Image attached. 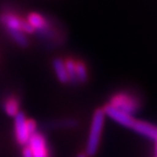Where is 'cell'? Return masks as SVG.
<instances>
[{"label": "cell", "instance_id": "obj_1", "mask_svg": "<svg viewBox=\"0 0 157 157\" xmlns=\"http://www.w3.org/2000/svg\"><path fill=\"white\" fill-rule=\"evenodd\" d=\"M104 121L105 114L103 109H96L92 117L89 136H88L86 145V154L88 155V157L95 156L97 151H98L100 140H101V135L103 132V127H104Z\"/></svg>", "mask_w": 157, "mask_h": 157}, {"label": "cell", "instance_id": "obj_2", "mask_svg": "<svg viewBox=\"0 0 157 157\" xmlns=\"http://www.w3.org/2000/svg\"><path fill=\"white\" fill-rule=\"evenodd\" d=\"M107 104L130 115H134L139 112L142 102L139 97L134 93L128 91H119L109 98Z\"/></svg>", "mask_w": 157, "mask_h": 157}, {"label": "cell", "instance_id": "obj_3", "mask_svg": "<svg viewBox=\"0 0 157 157\" xmlns=\"http://www.w3.org/2000/svg\"><path fill=\"white\" fill-rule=\"evenodd\" d=\"M27 146L32 152L33 157H51L50 148L45 135L37 131L30 137Z\"/></svg>", "mask_w": 157, "mask_h": 157}, {"label": "cell", "instance_id": "obj_4", "mask_svg": "<svg viewBox=\"0 0 157 157\" xmlns=\"http://www.w3.org/2000/svg\"><path fill=\"white\" fill-rule=\"evenodd\" d=\"M28 117L25 115L24 112L20 111L14 117V122H13V136L14 140L18 146H26L29 141L31 134L29 132L27 124Z\"/></svg>", "mask_w": 157, "mask_h": 157}, {"label": "cell", "instance_id": "obj_5", "mask_svg": "<svg viewBox=\"0 0 157 157\" xmlns=\"http://www.w3.org/2000/svg\"><path fill=\"white\" fill-rule=\"evenodd\" d=\"M26 18H23L17 13L11 10H5L0 12V25L5 31H21L23 32V26Z\"/></svg>", "mask_w": 157, "mask_h": 157}, {"label": "cell", "instance_id": "obj_6", "mask_svg": "<svg viewBox=\"0 0 157 157\" xmlns=\"http://www.w3.org/2000/svg\"><path fill=\"white\" fill-rule=\"evenodd\" d=\"M102 109H103V111H104L105 115H107V117H109L111 119H113L115 122H117V124L122 125V127L132 128L135 124V121H136V119L133 117V115L125 113V112L112 107V106L108 104H105V106Z\"/></svg>", "mask_w": 157, "mask_h": 157}, {"label": "cell", "instance_id": "obj_7", "mask_svg": "<svg viewBox=\"0 0 157 157\" xmlns=\"http://www.w3.org/2000/svg\"><path fill=\"white\" fill-rule=\"evenodd\" d=\"M26 21L30 24V26L35 30V33L39 34L44 32L50 27V21L44 15L38 13V12H30L27 15Z\"/></svg>", "mask_w": 157, "mask_h": 157}, {"label": "cell", "instance_id": "obj_8", "mask_svg": "<svg viewBox=\"0 0 157 157\" xmlns=\"http://www.w3.org/2000/svg\"><path fill=\"white\" fill-rule=\"evenodd\" d=\"M133 130L141 136H144L148 139L157 142V127L149 122L143 121H136L133 125Z\"/></svg>", "mask_w": 157, "mask_h": 157}, {"label": "cell", "instance_id": "obj_9", "mask_svg": "<svg viewBox=\"0 0 157 157\" xmlns=\"http://www.w3.org/2000/svg\"><path fill=\"white\" fill-rule=\"evenodd\" d=\"M20 108H21V101L20 98L17 95L9 94V95L3 98L2 109L6 113V115L14 117L20 112Z\"/></svg>", "mask_w": 157, "mask_h": 157}, {"label": "cell", "instance_id": "obj_10", "mask_svg": "<svg viewBox=\"0 0 157 157\" xmlns=\"http://www.w3.org/2000/svg\"><path fill=\"white\" fill-rule=\"evenodd\" d=\"M52 67L53 71L55 73V76L57 78V80L62 84H67L68 83V77L67 70H65V65L63 59L61 58H54L52 61Z\"/></svg>", "mask_w": 157, "mask_h": 157}, {"label": "cell", "instance_id": "obj_11", "mask_svg": "<svg viewBox=\"0 0 157 157\" xmlns=\"http://www.w3.org/2000/svg\"><path fill=\"white\" fill-rule=\"evenodd\" d=\"M76 67V77L78 84H85L89 80V71H88L86 62L82 59H75Z\"/></svg>", "mask_w": 157, "mask_h": 157}, {"label": "cell", "instance_id": "obj_12", "mask_svg": "<svg viewBox=\"0 0 157 157\" xmlns=\"http://www.w3.org/2000/svg\"><path fill=\"white\" fill-rule=\"evenodd\" d=\"M8 37L10 38V40L13 42L15 45H17L18 47L21 48H27L30 44V41L28 39V35H26L25 33L21 32V31H6Z\"/></svg>", "mask_w": 157, "mask_h": 157}, {"label": "cell", "instance_id": "obj_13", "mask_svg": "<svg viewBox=\"0 0 157 157\" xmlns=\"http://www.w3.org/2000/svg\"><path fill=\"white\" fill-rule=\"evenodd\" d=\"M65 70H67V77H68V83H71L73 85H77V77H76V67H75V58L67 57L63 59Z\"/></svg>", "mask_w": 157, "mask_h": 157}, {"label": "cell", "instance_id": "obj_14", "mask_svg": "<svg viewBox=\"0 0 157 157\" xmlns=\"http://www.w3.org/2000/svg\"><path fill=\"white\" fill-rule=\"evenodd\" d=\"M21 157H33L32 152L29 149V147L27 145L23 147V150H21Z\"/></svg>", "mask_w": 157, "mask_h": 157}, {"label": "cell", "instance_id": "obj_15", "mask_svg": "<svg viewBox=\"0 0 157 157\" xmlns=\"http://www.w3.org/2000/svg\"><path fill=\"white\" fill-rule=\"evenodd\" d=\"M76 157H88V155L86 154V152H80Z\"/></svg>", "mask_w": 157, "mask_h": 157}]
</instances>
